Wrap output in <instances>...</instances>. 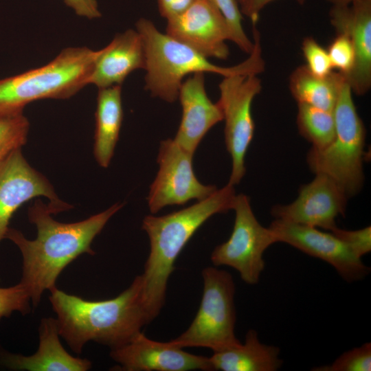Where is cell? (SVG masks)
<instances>
[{"label":"cell","instance_id":"6da1fadb","mask_svg":"<svg viewBox=\"0 0 371 371\" xmlns=\"http://www.w3.org/2000/svg\"><path fill=\"white\" fill-rule=\"evenodd\" d=\"M124 205L117 203L81 221L65 223L54 220L57 214L49 205L36 199L28 209V218L36 226V238L29 240L21 232L8 228L5 238L19 249L23 274L19 283L27 291L35 307L45 290L56 287L61 271L82 254L94 255L91 243L109 219Z\"/></svg>","mask_w":371,"mask_h":371},{"label":"cell","instance_id":"7a4b0ae2","mask_svg":"<svg viewBox=\"0 0 371 371\" xmlns=\"http://www.w3.org/2000/svg\"><path fill=\"white\" fill-rule=\"evenodd\" d=\"M49 291L60 336L77 354L89 341L111 349L122 346L151 322L143 299L141 275L120 295L106 300H85L56 286Z\"/></svg>","mask_w":371,"mask_h":371},{"label":"cell","instance_id":"3957f363","mask_svg":"<svg viewBox=\"0 0 371 371\" xmlns=\"http://www.w3.org/2000/svg\"><path fill=\"white\" fill-rule=\"evenodd\" d=\"M234 186L227 183L205 199L164 216L148 215L142 228L148 236L150 253L141 274L142 295L150 321L163 308L175 261L196 230L212 216L232 210Z\"/></svg>","mask_w":371,"mask_h":371},{"label":"cell","instance_id":"277c9868","mask_svg":"<svg viewBox=\"0 0 371 371\" xmlns=\"http://www.w3.org/2000/svg\"><path fill=\"white\" fill-rule=\"evenodd\" d=\"M146 52L145 89L151 96L167 102L178 99L186 76L195 73H212L223 77L238 74L258 75L265 70L260 34L252 25L254 48L243 62L232 67L215 65L190 47L161 32L149 19L141 18L136 23Z\"/></svg>","mask_w":371,"mask_h":371},{"label":"cell","instance_id":"5b68a950","mask_svg":"<svg viewBox=\"0 0 371 371\" xmlns=\"http://www.w3.org/2000/svg\"><path fill=\"white\" fill-rule=\"evenodd\" d=\"M100 50L70 47L46 65L0 80V115L42 99H67L89 85Z\"/></svg>","mask_w":371,"mask_h":371},{"label":"cell","instance_id":"8992f818","mask_svg":"<svg viewBox=\"0 0 371 371\" xmlns=\"http://www.w3.org/2000/svg\"><path fill=\"white\" fill-rule=\"evenodd\" d=\"M352 93L344 76L333 110L335 137L324 149L311 148L306 157L312 172L330 177L348 198L361 190L364 181L366 129L357 113Z\"/></svg>","mask_w":371,"mask_h":371},{"label":"cell","instance_id":"52a82bcc","mask_svg":"<svg viewBox=\"0 0 371 371\" xmlns=\"http://www.w3.org/2000/svg\"><path fill=\"white\" fill-rule=\"evenodd\" d=\"M203 291L199 310L190 326L170 340L183 348L202 347L213 352L239 345L236 337L235 284L227 271L213 267L203 269Z\"/></svg>","mask_w":371,"mask_h":371},{"label":"cell","instance_id":"ba28073f","mask_svg":"<svg viewBox=\"0 0 371 371\" xmlns=\"http://www.w3.org/2000/svg\"><path fill=\"white\" fill-rule=\"evenodd\" d=\"M232 210L235 220L231 236L214 248L210 259L215 266L236 270L247 284H256L265 269V251L278 241L273 232L258 222L247 196L236 194Z\"/></svg>","mask_w":371,"mask_h":371},{"label":"cell","instance_id":"9c48e42d","mask_svg":"<svg viewBox=\"0 0 371 371\" xmlns=\"http://www.w3.org/2000/svg\"><path fill=\"white\" fill-rule=\"evenodd\" d=\"M218 104L225 120V142L232 167L228 183L235 186L245 174V158L252 141L255 124L251 114L254 98L262 89L258 75L223 77L218 85Z\"/></svg>","mask_w":371,"mask_h":371},{"label":"cell","instance_id":"30bf717a","mask_svg":"<svg viewBox=\"0 0 371 371\" xmlns=\"http://www.w3.org/2000/svg\"><path fill=\"white\" fill-rule=\"evenodd\" d=\"M192 156L174 139L161 142L157 157L159 168L147 197L152 214L167 205L205 199L217 190L215 186L204 185L197 179L192 168Z\"/></svg>","mask_w":371,"mask_h":371},{"label":"cell","instance_id":"8fae6325","mask_svg":"<svg viewBox=\"0 0 371 371\" xmlns=\"http://www.w3.org/2000/svg\"><path fill=\"white\" fill-rule=\"evenodd\" d=\"M43 196L56 213L72 205L60 200L47 179L32 168L17 149L0 161V242L5 238L10 221L24 203Z\"/></svg>","mask_w":371,"mask_h":371},{"label":"cell","instance_id":"7c38bea8","mask_svg":"<svg viewBox=\"0 0 371 371\" xmlns=\"http://www.w3.org/2000/svg\"><path fill=\"white\" fill-rule=\"evenodd\" d=\"M269 227L273 232L278 243H286L326 262L346 282L361 280L370 273V268L361 258L331 232L280 219H275Z\"/></svg>","mask_w":371,"mask_h":371},{"label":"cell","instance_id":"4fadbf2b","mask_svg":"<svg viewBox=\"0 0 371 371\" xmlns=\"http://www.w3.org/2000/svg\"><path fill=\"white\" fill-rule=\"evenodd\" d=\"M166 34L205 57L225 60L232 41L229 24L214 0H196L181 14L167 20Z\"/></svg>","mask_w":371,"mask_h":371},{"label":"cell","instance_id":"5bb4252c","mask_svg":"<svg viewBox=\"0 0 371 371\" xmlns=\"http://www.w3.org/2000/svg\"><path fill=\"white\" fill-rule=\"evenodd\" d=\"M348 199L333 179L316 173L310 183L301 186L294 201L274 206L271 214L276 219L331 232L337 227L336 218L345 214Z\"/></svg>","mask_w":371,"mask_h":371},{"label":"cell","instance_id":"9a60e30c","mask_svg":"<svg viewBox=\"0 0 371 371\" xmlns=\"http://www.w3.org/2000/svg\"><path fill=\"white\" fill-rule=\"evenodd\" d=\"M110 356L123 371L213 370L210 357L186 352L171 341H157L142 331L124 345L111 349Z\"/></svg>","mask_w":371,"mask_h":371},{"label":"cell","instance_id":"2e32d148","mask_svg":"<svg viewBox=\"0 0 371 371\" xmlns=\"http://www.w3.org/2000/svg\"><path fill=\"white\" fill-rule=\"evenodd\" d=\"M329 18L336 33L346 35L353 45L354 67L344 76L352 93L364 95L371 87V0L332 6Z\"/></svg>","mask_w":371,"mask_h":371},{"label":"cell","instance_id":"e0dca14e","mask_svg":"<svg viewBox=\"0 0 371 371\" xmlns=\"http://www.w3.org/2000/svg\"><path fill=\"white\" fill-rule=\"evenodd\" d=\"M204 74L195 73L188 76L183 81L178 95L182 117L173 139L192 155L211 128L223 120L218 104L212 102L207 95Z\"/></svg>","mask_w":371,"mask_h":371},{"label":"cell","instance_id":"ac0fdd59","mask_svg":"<svg viewBox=\"0 0 371 371\" xmlns=\"http://www.w3.org/2000/svg\"><path fill=\"white\" fill-rule=\"evenodd\" d=\"M146 52L136 30L117 34L100 49L91 74L89 85L98 89L122 85L126 77L137 69H145Z\"/></svg>","mask_w":371,"mask_h":371},{"label":"cell","instance_id":"d6986e66","mask_svg":"<svg viewBox=\"0 0 371 371\" xmlns=\"http://www.w3.org/2000/svg\"><path fill=\"white\" fill-rule=\"evenodd\" d=\"M38 332L39 346L34 354L1 352L0 363L14 370L87 371L91 368L89 360L73 357L63 348L56 319L43 318Z\"/></svg>","mask_w":371,"mask_h":371},{"label":"cell","instance_id":"ffe728a7","mask_svg":"<svg viewBox=\"0 0 371 371\" xmlns=\"http://www.w3.org/2000/svg\"><path fill=\"white\" fill-rule=\"evenodd\" d=\"M280 348L260 342L257 332L247 331L244 344L215 352L210 357L213 370L276 371L281 368Z\"/></svg>","mask_w":371,"mask_h":371},{"label":"cell","instance_id":"44dd1931","mask_svg":"<svg viewBox=\"0 0 371 371\" xmlns=\"http://www.w3.org/2000/svg\"><path fill=\"white\" fill-rule=\"evenodd\" d=\"M93 154L102 168H108L119 139L123 120L122 85L98 89L95 110Z\"/></svg>","mask_w":371,"mask_h":371},{"label":"cell","instance_id":"7402d4cb","mask_svg":"<svg viewBox=\"0 0 371 371\" xmlns=\"http://www.w3.org/2000/svg\"><path fill=\"white\" fill-rule=\"evenodd\" d=\"M344 75L332 71L326 77L312 74L305 65L295 68L289 78V89L297 104L333 111Z\"/></svg>","mask_w":371,"mask_h":371},{"label":"cell","instance_id":"603a6c76","mask_svg":"<svg viewBox=\"0 0 371 371\" xmlns=\"http://www.w3.org/2000/svg\"><path fill=\"white\" fill-rule=\"evenodd\" d=\"M296 122L301 135L311 143L312 148L315 149L325 148L335 137L333 111L297 104Z\"/></svg>","mask_w":371,"mask_h":371},{"label":"cell","instance_id":"cb8c5ba5","mask_svg":"<svg viewBox=\"0 0 371 371\" xmlns=\"http://www.w3.org/2000/svg\"><path fill=\"white\" fill-rule=\"evenodd\" d=\"M29 129L23 112L0 115V161L25 144Z\"/></svg>","mask_w":371,"mask_h":371},{"label":"cell","instance_id":"d4e9b609","mask_svg":"<svg viewBox=\"0 0 371 371\" xmlns=\"http://www.w3.org/2000/svg\"><path fill=\"white\" fill-rule=\"evenodd\" d=\"M313 371H370L371 343L344 352L330 365L312 369Z\"/></svg>","mask_w":371,"mask_h":371},{"label":"cell","instance_id":"484cf974","mask_svg":"<svg viewBox=\"0 0 371 371\" xmlns=\"http://www.w3.org/2000/svg\"><path fill=\"white\" fill-rule=\"evenodd\" d=\"M302 51L308 70L319 77H326L333 68L327 50L312 36L305 37L302 43Z\"/></svg>","mask_w":371,"mask_h":371},{"label":"cell","instance_id":"4316f807","mask_svg":"<svg viewBox=\"0 0 371 371\" xmlns=\"http://www.w3.org/2000/svg\"><path fill=\"white\" fill-rule=\"evenodd\" d=\"M326 50L333 69L345 76L352 71L355 53L353 45L346 35L337 34Z\"/></svg>","mask_w":371,"mask_h":371},{"label":"cell","instance_id":"83f0119b","mask_svg":"<svg viewBox=\"0 0 371 371\" xmlns=\"http://www.w3.org/2000/svg\"><path fill=\"white\" fill-rule=\"evenodd\" d=\"M30 297L21 283L0 288V319L9 317L14 311L25 315L30 311Z\"/></svg>","mask_w":371,"mask_h":371},{"label":"cell","instance_id":"f1b7e54d","mask_svg":"<svg viewBox=\"0 0 371 371\" xmlns=\"http://www.w3.org/2000/svg\"><path fill=\"white\" fill-rule=\"evenodd\" d=\"M344 242L358 257L371 251V227L357 230H347L338 227L330 232Z\"/></svg>","mask_w":371,"mask_h":371},{"label":"cell","instance_id":"f546056e","mask_svg":"<svg viewBox=\"0 0 371 371\" xmlns=\"http://www.w3.org/2000/svg\"><path fill=\"white\" fill-rule=\"evenodd\" d=\"M234 34L243 32V14L236 0H214Z\"/></svg>","mask_w":371,"mask_h":371},{"label":"cell","instance_id":"4dcf8cb0","mask_svg":"<svg viewBox=\"0 0 371 371\" xmlns=\"http://www.w3.org/2000/svg\"><path fill=\"white\" fill-rule=\"evenodd\" d=\"M63 1L79 16L95 19L102 16L97 0H63Z\"/></svg>","mask_w":371,"mask_h":371},{"label":"cell","instance_id":"1f68e13d","mask_svg":"<svg viewBox=\"0 0 371 371\" xmlns=\"http://www.w3.org/2000/svg\"><path fill=\"white\" fill-rule=\"evenodd\" d=\"M196 0H157L160 15L166 20L175 17L189 8Z\"/></svg>","mask_w":371,"mask_h":371},{"label":"cell","instance_id":"d6a6232c","mask_svg":"<svg viewBox=\"0 0 371 371\" xmlns=\"http://www.w3.org/2000/svg\"><path fill=\"white\" fill-rule=\"evenodd\" d=\"M276 0H245L240 5V12L249 17L251 23H257L261 10L269 3ZM300 5L304 4L307 0H295Z\"/></svg>","mask_w":371,"mask_h":371},{"label":"cell","instance_id":"836d02e7","mask_svg":"<svg viewBox=\"0 0 371 371\" xmlns=\"http://www.w3.org/2000/svg\"><path fill=\"white\" fill-rule=\"evenodd\" d=\"M327 2L332 4V6H341L350 5L355 1L363 0H326Z\"/></svg>","mask_w":371,"mask_h":371},{"label":"cell","instance_id":"e575fe53","mask_svg":"<svg viewBox=\"0 0 371 371\" xmlns=\"http://www.w3.org/2000/svg\"><path fill=\"white\" fill-rule=\"evenodd\" d=\"M245 0H236V1L238 2V3H240V5H242L243 4V3L245 2Z\"/></svg>","mask_w":371,"mask_h":371},{"label":"cell","instance_id":"d590c367","mask_svg":"<svg viewBox=\"0 0 371 371\" xmlns=\"http://www.w3.org/2000/svg\"></svg>","mask_w":371,"mask_h":371}]
</instances>
